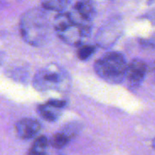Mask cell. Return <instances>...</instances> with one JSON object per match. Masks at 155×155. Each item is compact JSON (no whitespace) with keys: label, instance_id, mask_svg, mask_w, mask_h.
Masks as SVG:
<instances>
[{"label":"cell","instance_id":"10","mask_svg":"<svg viewBox=\"0 0 155 155\" xmlns=\"http://www.w3.org/2000/svg\"><path fill=\"white\" fill-rule=\"evenodd\" d=\"M71 0H43L42 7L47 11L63 13L70 5Z\"/></svg>","mask_w":155,"mask_h":155},{"label":"cell","instance_id":"5","mask_svg":"<svg viewBox=\"0 0 155 155\" xmlns=\"http://www.w3.org/2000/svg\"><path fill=\"white\" fill-rule=\"evenodd\" d=\"M122 22L117 18L107 22L97 34V44L100 46L108 48L120 37L123 31Z\"/></svg>","mask_w":155,"mask_h":155},{"label":"cell","instance_id":"1","mask_svg":"<svg viewBox=\"0 0 155 155\" xmlns=\"http://www.w3.org/2000/svg\"><path fill=\"white\" fill-rule=\"evenodd\" d=\"M47 10L44 7H34L25 11L20 18L19 28L22 38L33 46H43L50 40L53 22L50 21Z\"/></svg>","mask_w":155,"mask_h":155},{"label":"cell","instance_id":"9","mask_svg":"<svg viewBox=\"0 0 155 155\" xmlns=\"http://www.w3.org/2000/svg\"><path fill=\"white\" fill-rule=\"evenodd\" d=\"M37 110L38 114L43 119L51 123L55 122L61 115V109L50 104L49 103L40 104Z\"/></svg>","mask_w":155,"mask_h":155},{"label":"cell","instance_id":"2","mask_svg":"<svg viewBox=\"0 0 155 155\" xmlns=\"http://www.w3.org/2000/svg\"><path fill=\"white\" fill-rule=\"evenodd\" d=\"M34 87L39 92L65 93L70 89L71 78L60 65L51 64L38 70L33 79Z\"/></svg>","mask_w":155,"mask_h":155},{"label":"cell","instance_id":"12","mask_svg":"<svg viewBox=\"0 0 155 155\" xmlns=\"http://www.w3.org/2000/svg\"><path fill=\"white\" fill-rule=\"evenodd\" d=\"M72 139L63 131L55 134L53 135V137L50 140V144L52 147L55 148V149H62L64 148L65 145L68 144V143L71 141Z\"/></svg>","mask_w":155,"mask_h":155},{"label":"cell","instance_id":"16","mask_svg":"<svg viewBox=\"0 0 155 155\" xmlns=\"http://www.w3.org/2000/svg\"><path fill=\"white\" fill-rule=\"evenodd\" d=\"M152 146H153V149H155V138L153 140V142H152Z\"/></svg>","mask_w":155,"mask_h":155},{"label":"cell","instance_id":"8","mask_svg":"<svg viewBox=\"0 0 155 155\" xmlns=\"http://www.w3.org/2000/svg\"><path fill=\"white\" fill-rule=\"evenodd\" d=\"M15 129L18 138L22 140H29L40 132L41 124L35 119L23 118L15 124Z\"/></svg>","mask_w":155,"mask_h":155},{"label":"cell","instance_id":"4","mask_svg":"<svg viewBox=\"0 0 155 155\" xmlns=\"http://www.w3.org/2000/svg\"><path fill=\"white\" fill-rule=\"evenodd\" d=\"M128 64L124 56L116 52H110L100 57L94 64L97 75L110 84H120L125 80Z\"/></svg>","mask_w":155,"mask_h":155},{"label":"cell","instance_id":"6","mask_svg":"<svg viewBox=\"0 0 155 155\" xmlns=\"http://www.w3.org/2000/svg\"><path fill=\"white\" fill-rule=\"evenodd\" d=\"M147 73V64L140 59H134L128 64L125 80L131 89L138 88L143 82Z\"/></svg>","mask_w":155,"mask_h":155},{"label":"cell","instance_id":"3","mask_svg":"<svg viewBox=\"0 0 155 155\" xmlns=\"http://www.w3.org/2000/svg\"><path fill=\"white\" fill-rule=\"evenodd\" d=\"M54 31L64 43L81 46L91 34V25H84L75 22L69 13H58L53 20Z\"/></svg>","mask_w":155,"mask_h":155},{"label":"cell","instance_id":"7","mask_svg":"<svg viewBox=\"0 0 155 155\" xmlns=\"http://www.w3.org/2000/svg\"><path fill=\"white\" fill-rule=\"evenodd\" d=\"M68 13L75 22L84 25H91L94 15V8L90 0H78Z\"/></svg>","mask_w":155,"mask_h":155},{"label":"cell","instance_id":"15","mask_svg":"<svg viewBox=\"0 0 155 155\" xmlns=\"http://www.w3.org/2000/svg\"><path fill=\"white\" fill-rule=\"evenodd\" d=\"M47 103H49L50 104H52V105H54V106H55L57 108H60V109L64 108L66 105V102L64 101V100H50Z\"/></svg>","mask_w":155,"mask_h":155},{"label":"cell","instance_id":"14","mask_svg":"<svg viewBox=\"0 0 155 155\" xmlns=\"http://www.w3.org/2000/svg\"><path fill=\"white\" fill-rule=\"evenodd\" d=\"M62 131H63L64 133H65V134L72 139V138H73L74 135H76V134L78 133V131H79V125L72 123V124H70L64 126V127L63 128Z\"/></svg>","mask_w":155,"mask_h":155},{"label":"cell","instance_id":"13","mask_svg":"<svg viewBox=\"0 0 155 155\" xmlns=\"http://www.w3.org/2000/svg\"><path fill=\"white\" fill-rule=\"evenodd\" d=\"M95 52V47L91 45H83L79 46L77 50V56L80 60H87L89 59Z\"/></svg>","mask_w":155,"mask_h":155},{"label":"cell","instance_id":"11","mask_svg":"<svg viewBox=\"0 0 155 155\" xmlns=\"http://www.w3.org/2000/svg\"><path fill=\"white\" fill-rule=\"evenodd\" d=\"M48 143L49 141L45 136L42 135L37 137L29 150L28 155H47Z\"/></svg>","mask_w":155,"mask_h":155}]
</instances>
